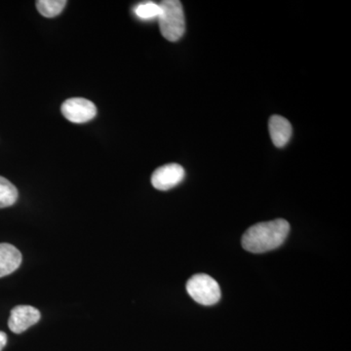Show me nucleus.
Listing matches in <instances>:
<instances>
[{
    "label": "nucleus",
    "instance_id": "7",
    "mask_svg": "<svg viewBox=\"0 0 351 351\" xmlns=\"http://www.w3.org/2000/svg\"><path fill=\"white\" fill-rule=\"evenodd\" d=\"M22 263V254L13 245L0 244V278L13 274L19 269Z\"/></svg>",
    "mask_w": 351,
    "mask_h": 351
},
{
    "label": "nucleus",
    "instance_id": "11",
    "mask_svg": "<svg viewBox=\"0 0 351 351\" xmlns=\"http://www.w3.org/2000/svg\"><path fill=\"white\" fill-rule=\"evenodd\" d=\"M160 6L154 2H144V3L138 4L134 9V13L138 19L152 20L154 18H158L160 15Z\"/></svg>",
    "mask_w": 351,
    "mask_h": 351
},
{
    "label": "nucleus",
    "instance_id": "6",
    "mask_svg": "<svg viewBox=\"0 0 351 351\" xmlns=\"http://www.w3.org/2000/svg\"><path fill=\"white\" fill-rule=\"evenodd\" d=\"M38 308L31 306H18L11 311L8 320L9 329L15 334H22L40 320Z\"/></svg>",
    "mask_w": 351,
    "mask_h": 351
},
{
    "label": "nucleus",
    "instance_id": "5",
    "mask_svg": "<svg viewBox=\"0 0 351 351\" xmlns=\"http://www.w3.org/2000/svg\"><path fill=\"white\" fill-rule=\"evenodd\" d=\"M184 175L186 172L179 164H167L154 171L152 176V184L158 191H169L181 184Z\"/></svg>",
    "mask_w": 351,
    "mask_h": 351
},
{
    "label": "nucleus",
    "instance_id": "9",
    "mask_svg": "<svg viewBox=\"0 0 351 351\" xmlns=\"http://www.w3.org/2000/svg\"><path fill=\"white\" fill-rule=\"evenodd\" d=\"M18 195V189L12 182L0 176V209L15 204Z\"/></svg>",
    "mask_w": 351,
    "mask_h": 351
},
{
    "label": "nucleus",
    "instance_id": "4",
    "mask_svg": "<svg viewBox=\"0 0 351 351\" xmlns=\"http://www.w3.org/2000/svg\"><path fill=\"white\" fill-rule=\"evenodd\" d=\"M64 119L73 123H85L95 119L97 108L91 101L84 98H71L62 105Z\"/></svg>",
    "mask_w": 351,
    "mask_h": 351
},
{
    "label": "nucleus",
    "instance_id": "2",
    "mask_svg": "<svg viewBox=\"0 0 351 351\" xmlns=\"http://www.w3.org/2000/svg\"><path fill=\"white\" fill-rule=\"evenodd\" d=\"M159 27L163 38L171 43H176L186 32V20L184 9L179 0H165L159 4Z\"/></svg>",
    "mask_w": 351,
    "mask_h": 351
},
{
    "label": "nucleus",
    "instance_id": "1",
    "mask_svg": "<svg viewBox=\"0 0 351 351\" xmlns=\"http://www.w3.org/2000/svg\"><path fill=\"white\" fill-rule=\"evenodd\" d=\"M289 232L290 225L283 219L258 223L244 233L242 246L245 250L254 254L274 250L285 242Z\"/></svg>",
    "mask_w": 351,
    "mask_h": 351
},
{
    "label": "nucleus",
    "instance_id": "8",
    "mask_svg": "<svg viewBox=\"0 0 351 351\" xmlns=\"http://www.w3.org/2000/svg\"><path fill=\"white\" fill-rule=\"evenodd\" d=\"M270 137L277 147H283L288 144L292 136V126L287 119L280 115H274L269 122Z\"/></svg>",
    "mask_w": 351,
    "mask_h": 351
},
{
    "label": "nucleus",
    "instance_id": "12",
    "mask_svg": "<svg viewBox=\"0 0 351 351\" xmlns=\"http://www.w3.org/2000/svg\"><path fill=\"white\" fill-rule=\"evenodd\" d=\"M7 343V335L4 332L0 331V351L5 348Z\"/></svg>",
    "mask_w": 351,
    "mask_h": 351
},
{
    "label": "nucleus",
    "instance_id": "3",
    "mask_svg": "<svg viewBox=\"0 0 351 351\" xmlns=\"http://www.w3.org/2000/svg\"><path fill=\"white\" fill-rule=\"evenodd\" d=\"M189 295L202 306H213L221 299L218 282L207 274H196L186 283Z\"/></svg>",
    "mask_w": 351,
    "mask_h": 351
},
{
    "label": "nucleus",
    "instance_id": "10",
    "mask_svg": "<svg viewBox=\"0 0 351 351\" xmlns=\"http://www.w3.org/2000/svg\"><path fill=\"white\" fill-rule=\"evenodd\" d=\"M66 5V0H38L36 8L46 18H55L62 13Z\"/></svg>",
    "mask_w": 351,
    "mask_h": 351
}]
</instances>
